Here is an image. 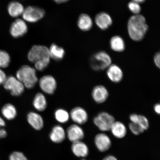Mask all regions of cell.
<instances>
[{
    "instance_id": "cell-16",
    "label": "cell",
    "mask_w": 160,
    "mask_h": 160,
    "mask_svg": "<svg viewBox=\"0 0 160 160\" xmlns=\"http://www.w3.org/2000/svg\"><path fill=\"white\" fill-rule=\"evenodd\" d=\"M71 150L73 154L76 157L83 158L87 157L89 153L88 147L82 141L72 143Z\"/></svg>"
},
{
    "instance_id": "cell-30",
    "label": "cell",
    "mask_w": 160,
    "mask_h": 160,
    "mask_svg": "<svg viewBox=\"0 0 160 160\" xmlns=\"http://www.w3.org/2000/svg\"><path fill=\"white\" fill-rule=\"evenodd\" d=\"M129 129L133 134L139 135L145 131L137 123L131 122L129 125Z\"/></svg>"
},
{
    "instance_id": "cell-32",
    "label": "cell",
    "mask_w": 160,
    "mask_h": 160,
    "mask_svg": "<svg viewBox=\"0 0 160 160\" xmlns=\"http://www.w3.org/2000/svg\"><path fill=\"white\" fill-rule=\"evenodd\" d=\"M9 160H28L22 152L15 151L10 155Z\"/></svg>"
},
{
    "instance_id": "cell-20",
    "label": "cell",
    "mask_w": 160,
    "mask_h": 160,
    "mask_svg": "<svg viewBox=\"0 0 160 160\" xmlns=\"http://www.w3.org/2000/svg\"><path fill=\"white\" fill-rule=\"evenodd\" d=\"M24 9L23 5L17 1L10 2L8 6V12L13 18H17L22 16Z\"/></svg>"
},
{
    "instance_id": "cell-2",
    "label": "cell",
    "mask_w": 160,
    "mask_h": 160,
    "mask_svg": "<svg viewBox=\"0 0 160 160\" xmlns=\"http://www.w3.org/2000/svg\"><path fill=\"white\" fill-rule=\"evenodd\" d=\"M16 78L28 89L34 87L38 81L36 69L27 65L22 66L18 70Z\"/></svg>"
},
{
    "instance_id": "cell-40",
    "label": "cell",
    "mask_w": 160,
    "mask_h": 160,
    "mask_svg": "<svg viewBox=\"0 0 160 160\" xmlns=\"http://www.w3.org/2000/svg\"><path fill=\"white\" fill-rule=\"evenodd\" d=\"M81 160H86L85 159L83 158Z\"/></svg>"
},
{
    "instance_id": "cell-21",
    "label": "cell",
    "mask_w": 160,
    "mask_h": 160,
    "mask_svg": "<svg viewBox=\"0 0 160 160\" xmlns=\"http://www.w3.org/2000/svg\"><path fill=\"white\" fill-rule=\"evenodd\" d=\"M93 25L92 20L88 15L82 13L79 16L77 25L81 31L85 32L89 31L92 28Z\"/></svg>"
},
{
    "instance_id": "cell-25",
    "label": "cell",
    "mask_w": 160,
    "mask_h": 160,
    "mask_svg": "<svg viewBox=\"0 0 160 160\" xmlns=\"http://www.w3.org/2000/svg\"><path fill=\"white\" fill-rule=\"evenodd\" d=\"M1 113L3 117L8 120L15 119L17 114L15 107L11 103L6 104L4 105L2 108Z\"/></svg>"
},
{
    "instance_id": "cell-15",
    "label": "cell",
    "mask_w": 160,
    "mask_h": 160,
    "mask_svg": "<svg viewBox=\"0 0 160 160\" xmlns=\"http://www.w3.org/2000/svg\"><path fill=\"white\" fill-rule=\"evenodd\" d=\"M95 22L96 25L102 30L108 29L112 24V19L111 16L105 12H101L96 16Z\"/></svg>"
},
{
    "instance_id": "cell-27",
    "label": "cell",
    "mask_w": 160,
    "mask_h": 160,
    "mask_svg": "<svg viewBox=\"0 0 160 160\" xmlns=\"http://www.w3.org/2000/svg\"><path fill=\"white\" fill-rule=\"evenodd\" d=\"M11 62V57L8 53L0 50V68H5L8 67Z\"/></svg>"
},
{
    "instance_id": "cell-22",
    "label": "cell",
    "mask_w": 160,
    "mask_h": 160,
    "mask_svg": "<svg viewBox=\"0 0 160 160\" xmlns=\"http://www.w3.org/2000/svg\"><path fill=\"white\" fill-rule=\"evenodd\" d=\"M110 46L112 51L117 52H122L125 51L126 48L124 41L118 35L113 36L110 39Z\"/></svg>"
},
{
    "instance_id": "cell-14",
    "label": "cell",
    "mask_w": 160,
    "mask_h": 160,
    "mask_svg": "<svg viewBox=\"0 0 160 160\" xmlns=\"http://www.w3.org/2000/svg\"><path fill=\"white\" fill-rule=\"evenodd\" d=\"M106 70L108 78L112 82L119 83L123 80V71L119 66L115 64H112Z\"/></svg>"
},
{
    "instance_id": "cell-5",
    "label": "cell",
    "mask_w": 160,
    "mask_h": 160,
    "mask_svg": "<svg viewBox=\"0 0 160 160\" xmlns=\"http://www.w3.org/2000/svg\"><path fill=\"white\" fill-rule=\"evenodd\" d=\"M45 15L44 9L34 6H29L25 8L22 15L23 19L31 23L37 22L43 19Z\"/></svg>"
},
{
    "instance_id": "cell-8",
    "label": "cell",
    "mask_w": 160,
    "mask_h": 160,
    "mask_svg": "<svg viewBox=\"0 0 160 160\" xmlns=\"http://www.w3.org/2000/svg\"><path fill=\"white\" fill-rule=\"evenodd\" d=\"M28 25L24 20L17 19L10 27V33L13 38H18L24 36L28 32Z\"/></svg>"
},
{
    "instance_id": "cell-35",
    "label": "cell",
    "mask_w": 160,
    "mask_h": 160,
    "mask_svg": "<svg viewBox=\"0 0 160 160\" xmlns=\"http://www.w3.org/2000/svg\"><path fill=\"white\" fill-rule=\"evenodd\" d=\"M7 78V76L4 72L0 68V85L3 84Z\"/></svg>"
},
{
    "instance_id": "cell-17",
    "label": "cell",
    "mask_w": 160,
    "mask_h": 160,
    "mask_svg": "<svg viewBox=\"0 0 160 160\" xmlns=\"http://www.w3.org/2000/svg\"><path fill=\"white\" fill-rule=\"evenodd\" d=\"M67 137L66 132L61 126L55 125L51 130L49 134L50 140L54 143H59L62 142Z\"/></svg>"
},
{
    "instance_id": "cell-7",
    "label": "cell",
    "mask_w": 160,
    "mask_h": 160,
    "mask_svg": "<svg viewBox=\"0 0 160 160\" xmlns=\"http://www.w3.org/2000/svg\"><path fill=\"white\" fill-rule=\"evenodd\" d=\"M4 88L14 97H18L23 93L25 86L17 78L11 76L7 77L3 84Z\"/></svg>"
},
{
    "instance_id": "cell-28",
    "label": "cell",
    "mask_w": 160,
    "mask_h": 160,
    "mask_svg": "<svg viewBox=\"0 0 160 160\" xmlns=\"http://www.w3.org/2000/svg\"><path fill=\"white\" fill-rule=\"evenodd\" d=\"M135 123L138 124L145 131L148 129L149 127L148 119L145 116L143 115H139L138 119Z\"/></svg>"
},
{
    "instance_id": "cell-24",
    "label": "cell",
    "mask_w": 160,
    "mask_h": 160,
    "mask_svg": "<svg viewBox=\"0 0 160 160\" xmlns=\"http://www.w3.org/2000/svg\"><path fill=\"white\" fill-rule=\"evenodd\" d=\"M35 108L40 112L45 111L47 106V99L43 93H38L35 96L33 102Z\"/></svg>"
},
{
    "instance_id": "cell-1",
    "label": "cell",
    "mask_w": 160,
    "mask_h": 160,
    "mask_svg": "<svg viewBox=\"0 0 160 160\" xmlns=\"http://www.w3.org/2000/svg\"><path fill=\"white\" fill-rule=\"evenodd\" d=\"M148 28L145 17L141 15L132 16L128 22V34L130 38L135 42L141 41L143 39Z\"/></svg>"
},
{
    "instance_id": "cell-4",
    "label": "cell",
    "mask_w": 160,
    "mask_h": 160,
    "mask_svg": "<svg viewBox=\"0 0 160 160\" xmlns=\"http://www.w3.org/2000/svg\"><path fill=\"white\" fill-rule=\"evenodd\" d=\"M115 121L113 116L106 112H101L93 119L94 125L102 132L109 131Z\"/></svg>"
},
{
    "instance_id": "cell-37",
    "label": "cell",
    "mask_w": 160,
    "mask_h": 160,
    "mask_svg": "<svg viewBox=\"0 0 160 160\" xmlns=\"http://www.w3.org/2000/svg\"><path fill=\"white\" fill-rule=\"evenodd\" d=\"M102 160H118V159L115 156L109 155L106 156Z\"/></svg>"
},
{
    "instance_id": "cell-33",
    "label": "cell",
    "mask_w": 160,
    "mask_h": 160,
    "mask_svg": "<svg viewBox=\"0 0 160 160\" xmlns=\"http://www.w3.org/2000/svg\"><path fill=\"white\" fill-rule=\"evenodd\" d=\"M6 123L3 119L0 117V139L3 138L7 137V132L3 128L5 127Z\"/></svg>"
},
{
    "instance_id": "cell-3",
    "label": "cell",
    "mask_w": 160,
    "mask_h": 160,
    "mask_svg": "<svg viewBox=\"0 0 160 160\" xmlns=\"http://www.w3.org/2000/svg\"><path fill=\"white\" fill-rule=\"evenodd\" d=\"M112 64V59L108 53L100 51L94 54L90 59L91 68L96 71L107 69Z\"/></svg>"
},
{
    "instance_id": "cell-38",
    "label": "cell",
    "mask_w": 160,
    "mask_h": 160,
    "mask_svg": "<svg viewBox=\"0 0 160 160\" xmlns=\"http://www.w3.org/2000/svg\"><path fill=\"white\" fill-rule=\"evenodd\" d=\"M55 3L57 4H62L67 2L69 0H53Z\"/></svg>"
},
{
    "instance_id": "cell-36",
    "label": "cell",
    "mask_w": 160,
    "mask_h": 160,
    "mask_svg": "<svg viewBox=\"0 0 160 160\" xmlns=\"http://www.w3.org/2000/svg\"><path fill=\"white\" fill-rule=\"evenodd\" d=\"M154 111L157 114L159 115L160 113V105L159 103H156L154 106Z\"/></svg>"
},
{
    "instance_id": "cell-10",
    "label": "cell",
    "mask_w": 160,
    "mask_h": 160,
    "mask_svg": "<svg viewBox=\"0 0 160 160\" xmlns=\"http://www.w3.org/2000/svg\"><path fill=\"white\" fill-rule=\"evenodd\" d=\"M91 95L94 101L98 104L105 102L109 97L107 88L103 85L95 86L92 90Z\"/></svg>"
},
{
    "instance_id": "cell-6",
    "label": "cell",
    "mask_w": 160,
    "mask_h": 160,
    "mask_svg": "<svg viewBox=\"0 0 160 160\" xmlns=\"http://www.w3.org/2000/svg\"><path fill=\"white\" fill-rule=\"evenodd\" d=\"M28 58L30 62L34 63L41 60L50 58L49 48L45 46L34 45L29 50Z\"/></svg>"
},
{
    "instance_id": "cell-11",
    "label": "cell",
    "mask_w": 160,
    "mask_h": 160,
    "mask_svg": "<svg viewBox=\"0 0 160 160\" xmlns=\"http://www.w3.org/2000/svg\"><path fill=\"white\" fill-rule=\"evenodd\" d=\"M66 135L72 142L81 141L85 137L83 130L79 125L74 124L68 127Z\"/></svg>"
},
{
    "instance_id": "cell-39",
    "label": "cell",
    "mask_w": 160,
    "mask_h": 160,
    "mask_svg": "<svg viewBox=\"0 0 160 160\" xmlns=\"http://www.w3.org/2000/svg\"><path fill=\"white\" fill-rule=\"evenodd\" d=\"M132 1L140 4L144 2L146 0H132Z\"/></svg>"
},
{
    "instance_id": "cell-13",
    "label": "cell",
    "mask_w": 160,
    "mask_h": 160,
    "mask_svg": "<svg viewBox=\"0 0 160 160\" xmlns=\"http://www.w3.org/2000/svg\"><path fill=\"white\" fill-rule=\"evenodd\" d=\"M94 142L96 148L100 152H104L109 150L112 145V142L109 136L102 133L95 136Z\"/></svg>"
},
{
    "instance_id": "cell-9",
    "label": "cell",
    "mask_w": 160,
    "mask_h": 160,
    "mask_svg": "<svg viewBox=\"0 0 160 160\" xmlns=\"http://www.w3.org/2000/svg\"><path fill=\"white\" fill-rule=\"evenodd\" d=\"M40 88L44 92L52 95L57 88V82L52 76L47 75L43 76L39 81Z\"/></svg>"
},
{
    "instance_id": "cell-29",
    "label": "cell",
    "mask_w": 160,
    "mask_h": 160,
    "mask_svg": "<svg viewBox=\"0 0 160 160\" xmlns=\"http://www.w3.org/2000/svg\"><path fill=\"white\" fill-rule=\"evenodd\" d=\"M128 7L130 11L134 15H139L141 12V8L138 3L132 1L128 4Z\"/></svg>"
},
{
    "instance_id": "cell-34",
    "label": "cell",
    "mask_w": 160,
    "mask_h": 160,
    "mask_svg": "<svg viewBox=\"0 0 160 160\" xmlns=\"http://www.w3.org/2000/svg\"><path fill=\"white\" fill-rule=\"evenodd\" d=\"M153 61L156 67L159 69L160 68V53L159 52H158L154 56Z\"/></svg>"
},
{
    "instance_id": "cell-18",
    "label": "cell",
    "mask_w": 160,
    "mask_h": 160,
    "mask_svg": "<svg viewBox=\"0 0 160 160\" xmlns=\"http://www.w3.org/2000/svg\"><path fill=\"white\" fill-rule=\"evenodd\" d=\"M28 122L31 127L37 131H40L43 128L44 121L42 117L39 114L35 112H30L27 115Z\"/></svg>"
},
{
    "instance_id": "cell-26",
    "label": "cell",
    "mask_w": 160,
    "mask_h": 160,
    "mask_svg": "<svg viewBox=\"0 0 160 160\" xmlns=\"http://www.w3.org/2000/svg\"><path fill=\"white\" fill-rule=\"evenodd\" d=\"M54 115L56 120L61 123L67 122L70 117L69 113L66 110L63 109H59L56 110Z\"/></svg>"
},
{
    "instance_id": "cell-31",
    "label": "cell",
    "mask_w": 160,
    "mask_h": 160,
    "mask_svg": "<svg viewBox=\"0 0 160 160\" xmlns=\"http://www.w3.org/2000/svg\"><path fill=\"white\" fill-rule=\"evenodd\" d=\"M50 62V58L41 60L36 62L35 64V68L39 71H42L48 66Z\"/></svg>"
},
{
    "instance_id": "cell-12",
    "label": "cell",
    "mask_w": 160,
    "mask_h": 160,
    "mask_svg": "<svg viewBox=\"0 0 160 160\" xmlns=\"http://www.w3.org/2000/svg\"><path fill=\"white\" fill-rule=\"evenodd\" d=\"M70 117L73 122L79 125L85 124L88 119V115L87 111L81 107H76L71 110Z\"/></svg>"
},
{
    "instance_id": "cell-23",
    "label": "cell",
    "mask_w": 160,
    "mask_h": 160,
    "mask_svg": "<svg viewBox=\"0 0 160 160\" xmlns=\"http://www.w3.org/2000/svg\"><path fill=\"white\" fill-rule=\"evenodd\" d=\"M49 51L50 58L56 61H59L62 59L64 57V49L56 44H52L49 48Z\"/></svg>"
},
{
    "instance_id": "cell-19",
    "label": "cell",
    "mask_w": 160,
    "mask_h": 160,
    "mask_svg": "<svg viewBox=\"0 0 160 160\" xmlns=\"http://www.w3.org/2000/svg\"><path fill=\"white\" fill-rule=\"evenodd\" d=\"M114 137L118 139H122L127 134V128L124 124L119 121H115L110 130Z\"/></svg>"
}]
</instances>
